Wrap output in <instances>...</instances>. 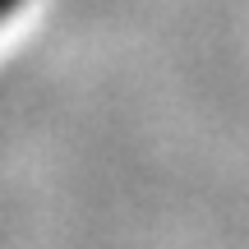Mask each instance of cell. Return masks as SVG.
Segmentation results:
<instances>
[{
    "label": "cell",
    "instance_id": "cell-1",
    "mask_svg": "<svg viewBox=\"0 0 249 249\" xmlns=\"http://www.w3.org/2000/svg\"><path fill=\"white\" fill-rule=\"evenodd\" d=\"M14 9H23V0H0V23H5V18L14 14Z\"/></svg>",
    "mask_w": 249,
    "mask_h": 249
}]
</instances>
